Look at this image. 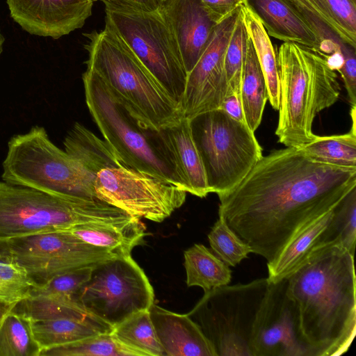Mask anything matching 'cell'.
Masks as SVG:
<instances>
[{"mask_svg":"<svg viewBox=\"0 0 356 356\" xmlns=\"http://www.w3.org/2000/svg\"><path fill=\"white\" fill-rule=\"evenodd\" d=\"M161 1H165V0H160Z\"/></svg>","mask_w":356,"mask_h":356,"instance_id":"obj_47","label":"cell"},{"mask_svg":"<svg viewBox=\"0 0 356 356\" xmlns=\"http://www.w3.org/2000/svg\"><path fill=\"white\" fill-rule=\"evenodd\" d=\"M92 267L80 268L56 276L44 285L33 287L29 295L55 294L75 298L81 287L90 279Z\"/></svg>","mask_w":356,"mask_h":356,"instance_id":"obj_38","label":"cell"},{"mask_svg":"<svg viewBox=\"0 0 356 356\" xmlns=\"http://www.w3.org/2000/svg\"><path fill=\"white\" fill-rule=\"evenodd\" d=\"M2 180L63 197L97 198L96 175L55 145L42 127L13 136L2 163ZM98 199V198H97Z\"/></svg>","mask_w":356,"mask_h":356,"instance_id":"obj_7","label":"cell"},{"mask_svg":"<svg viewBox=\"0 0 356 356\" xmlns=\"http://www.w3.org/2000/svg\"><path fill=\"white\" fill-rule=\"evenodd\" d=\"M0 259L12 260L8 238H0Z\"/></svg>","mask_w":356,"mask_h":356,"instance_id":"obj_44","label":"cell"},{"mask_svg":"<svg viewBox=\"0 0 356 356\" xmlns=\"http://www.w3.org/2000/svg\"><path fill=\"white\" fill-rule=\"evenodd\" d=\"M16 303L0 299V324L6 316L13 309Z\"/></svg>","mask_w":356,"mask_h":356,"instance_id":"obj_43","label":"cell"},{"mask_svg":"<svg viewBox=\"0 0 356 356\" xmlns=\"http://www.w3.org/2000/svg\"><path fill=\"white\" fill-rule=\"evenodd\" d=\"M220 108H222L232 118L240 122H245V118L239 95L236 93L229 94L225 98Z\"/></svg>","mask_w":356,"mask_h":356,"instance_id":"obj_42","label":"cell"},{"mask_svg":"<svg viewBox=\"0 0 356 356\" xmlns=\"http://www.w3.org/2000/svg\"><path fill=\"white\" fill-rule=\"evenodd\" d=\"M210 193L221 196L233 190L263 156L254 132L222 108L190 120Z\"/></svg>","mask_w":356,"mask_h":356,"instance_id":"obj_8","label":"cell"},{"mask_svg":"<svg viewBox=\"0 0 356 356\" xmlns=\"http://www.w3.org/2000/svg\"><path fill=\"white\" fill-rule=\"evenodd\" d=\"M97 198H71L0 181V238L66 230L87 223L134 219Z\"/></svg>","mask_w":356,"mask_h":356,"instance_id":"obj_6","label":"cell"},{"mask_svg":"<svg viewBox=\"0 0 356 356\" xmlns=\"http://www.w3.org/2000/svg\"><path fill=\"white\" fill-rule=\"evenodd\" d=\"M172 151L186 187L187 193L204 197L209 193L203 163L194 142L190 120L160 130Z\"/></svg>","mask_w":356,"mask_h":356,"instance_id":"obj_22","label":"cell"},{"mask_svg":"<svg viewBox=\"0 0 356 356\" xmlns=\"http://www.w3.org/2000/svg\"><path fill=\"white\" fill-rule=\"evenodd\" d=\"M269 36L295 42L321 54V42L293 0H248Z\"/></svg>","mask_w":356,"mask_h":356,"instance_id":"obj_20","label":"cell"},{"mask_svg":"<svg viewBox=\"0 0 356 356\" xmlns=\"http://www.w3.org/2000/svg\"><path fill=\"white\" fill-rule=\"evenodd\" d=\"M158 339L168 356H217L200 327L188 314L153 304L149 309Z\"/></svg>","mask_w":356,"mask_h":356,"instance_id":"obj_19","label":"cell"},{"mask_svg":"<svg viewBox=\"0 0 356 356\" xmlns=\"http://www.w3.org/2000/svg\"><path fill=\"white\" fill-rule=\"evenodd\" d=\"M154 290L143 270L129 257H116L92 267L75 298L90 314L112 327L154 304Z\"/></svg>","mask_w":356,"mask_h":356,"instance_id":"obj_11","label":"cell"},{"mask_svg":"<svg viewBox=\"0 0 356 356\" xmlns=\"http://www.w3.org/2000/svg\"><path fill=\"white\" fill-rule=\"evenodd\" d=\"M353 3L356 4V0H350Z\"/></svg>","mask_w":356,"mask_h":356,"instance_id":"obj_46","label":"cell"},{"mask_svg":"<svg viewBox=\"0 0 356 356\" xmlns=\"http://www.w3.org/2000/svg\"><path fill=\"white\" fill-rule=\"evenodd\" d=\"M279 79V142L299 147L312 141L316 115L339 99L336 71L325 56L295 42H283L276 54Z\"/></svg>","mask_w":356,"mask_h":356,"instance_id":"obj_3","label":"cell"},{"mask_svg":"<svg viewBox=\"0 0 356 356\" xmlns=\"http://www.w3.org/2000/svg\"><path fill=\"white\" fill-rule=\"evenodd\" d=\"M248 0H200L213 22L218 24L234 13Z\"/></svg>","mask_w":356,"mask_h":356,"instance_id":"obj_40","label":"cell"},{"mask_svg":"<svg viewBox=\"0 0 356 356\" xmlns=\"http://www.w3.org/2000/svg\"><path fill=\"white\" fill-rule=\"evenodd\" d=\"M33 287L22 267L13 260L0 259V299L17 302L26 298Z\"/></svg>","mask_w":356,"mask_h":356,"instance_id":"obj_37","label":"cell"},{"mask_svg":"<svg viewBox=\"0 0 356 356\" xmlns=\"http://www.w3.org/2000/svg\"><path fill=\"white\" fill-rule=\"evenodd\" d=\"M341 50L343 62L337 72L343 80L350 103L352 106H356V49L343 44Z\"/></svg>","mask_w":356,"mask_h":356,"instance_id":"obj_39","label":"cell"},{"mask_svg":"<svg viewBox=\"0 0 356 356\" xmlns=\"http://www.w3.org/2000/svg\"><path fill=\"white\" fill-rule=\"evenodd\" d=\"M8 242L11 259L25 270L33 287L66 272L118 257L67 230L9 238Z\"/></svg>","mask_w":356,"mask_h":356,"instance_id":"obj_12","label":"cell"},{"mask_svg":"<svg viewBox=\"0 0 356 356\" xmlns=\"http://www.w3.org/2000/svg\"><path fill=\"white\" fill-rule=\"evenodd\" d=\"M266 278L204 292L188 314L213 344L217 356H252L253 323L267 289Z\"/></svg>","mask_w":356,"mask_h":356,"instance_id":"obj_10","label":"cell"},{"mask_svg":"<svg viewBox=\"0 0 356 356\" xmlns=\"http://www.w3.org/2000/svg\"><path fill=\"white\" fill-rule=\"evenodd\" d=\"M111 334L138 356H164L149 309L132 314L113 327Z\"/></svg>","mask_w":356,"mask_h":356,"instance_id":"obj_30","label":"cell"},{"mask_svg":"<svg viewBox=\"0 0 356 356\" xmlns=\"http://www.w3.org/2000/svg\"><path fill=\"white\" fill-rule=\"evenodd\" d=\"M40 356H138L111 333H103L41 350Z\"/></svg>","mask_w":356,"mask_h":356,"instance_id":"obj_33","label":"cell"},{"mask_svg":"<svg viewBox=\"0 0 356 356\" xmlns=\"http://www.w3.org/2000/svg\"><path fill=\"white\" fill-rule=\"evenodd\" d=\"M10 17L31 35L58 39L81 28L93 0H6Z\"/></svg>","mask_w":356,"mask_h":356,"instance_id":"obj_16","label":"cell"},{"mask_svg":"<svg viewBox=\"0 0 356 356\" xmlns=\"http://www.w3.org/2000/svg\"><path fill=\"white\" fill-rule=\"evenodd\" d=\"M333 209L307 225L276 258L267 263L268 283L287 278L316 249L337 243L331 227Z\"/></svg>","mask_w":356,"mask_h":356,"instance_id":"obj_21","label":"cell"},{"mask_svg":"<svg viewBox=\"0 0 356 356\" xmlns=\"http://www.w3.org/2000/svg\"><path fill=\"white\" fill-rule=\"evenodd\" d=\"M355 187L356 168L320 163L286 147L263 156L218 197V218L268 263Z\"/></svg>","mask_w":356,"mask_h":356,"instance_id":"obj_1","label":"cell"},{"mask_svg":"<svg viewBox=\"0 0 356 356\" xmlns=\"http://www.w3.org/2000/svg\"><path fill=\"white\" fill-rule=\"evenodd\" d=\"M248 36L240 8L224 56V67L229 87V94L236 93L240 95L241 74Z\"/></svg>","mask_w":356,"mask_h":356,"instance_id":"obj_35","label":"cell"},{"mask_svg":"<svg viewBox=\"0 0 356 356\" xmlns=\"http://www.w3.org/2000/svg\"><path fill=\"white\" fill-rule=\"evenodd\" d=\"M63 145L66 152L96 176L106 168L124 165L105 140L79 122L68 132Z\"/></svg>","mask_w":356,"mask_h":356,"instance_id":"obj_25","label":"cell"},{"mask_svg":"<svg viewBox=\"0 0 356 356\" xmlns=\"http://www.w3.org/2000/svg\"><path fill=\"white\" fill-rule=\"evenodd\" d=\"M4 41H5V38H4L3 35L0 32V54H1L2 50H3V44Z\"/></svg>","mask_w":356,"mask_h":356,"instance_id":"obj_45","label":"cell"},{"mask_svg":"<svg viewBox=\"0 0 356 356\" xmlns=\"http://www.w3.org/2000/svg\"><path fill=\"white\" fill-rule=\"evenodd\" d=\"M310 159L325 164L356 168V131L320 136L299 147Z\"/></svg>","mask_w":356,"mask_h":356,"instance_id":"obj_31","label":"cell"},{"mask_svg":"<svg viewBox=\"0 0 356 356\" xmlns=\"http://www.w3.org/2000/svg\"><path fill=\"white\" fill-rule=\"evenodd\" d=\"M94 190L97 198L129 216L157 222L181 207L187 193L166 180L124 165L98 172Z\"/></svg>","mask_w":356,"mask_h":356,"instance_id":"obj_13","label":"cell"},{"mask_svg":"<svg viewBox=\"0 0 356 356\" xmlns=\"http://www.w3.org/2000/svg\"><path fill=\"white\" fill-rule=\"evenodd\" d=\"M240 8L216 25L198 60L187 74L181 104L184 117L187 119L220 108L229 94L224 56Z\"/></svg>","mask_w":356,"mask_h":356,"instance_id":"obj_15","label":"cell"},{"mask_svg":"<svg viewBox=\"0 0 356 356\" xmlns=\"http://www.w3.org/2000/svg\"><path fill=\"white\" fill-rule=\"evenodd\" d=\"M32 328L42 350L103 333H111L113 330L111 325L104 322L77 318L33 321Z\"/></svg>","mask_w":356,"mask_h":356,"instance_id":"obj_26","label":"cell"},{"mask_svg":"<svg viewBox=\"0 0 356 356\" xmlns=\"http://www.w3.org/2000/svg\"><path fill=\"white\" fill-rule=\"evenodd\" d=\"M332 228L338 243L355 254L356 244V187L333 209Z\"/></svg>","mask_w":356,"mask_h":356,"instance_id":"obj_36","label":"cell"},{"mask_svg":"<svg viewBox=\"0 0 356 356\" xmlns=\"http://www.w3.org/2000/svg\"><path fill=\"white\" fill-rule=\"evenodd\" d=\"M243 20L252 42L262 70L270 105L278 110L280 104V79L276 53L269 35L257 15L248 3L241 6Z\"/></svg>","mask_w":356,"mask_h":356,"instance_id":"obj_27","label":"cell"},{"mask_svg":"<svg viewBox=\"0 0 356 356\" xmlns=\"http://www.w3.org/2000/svg\"><path fill=\"white\" fill-rule=\"evenodd\" d=\"M286 287L287 278L268 283L253 323L252 356H308Z\"/></svg>","mask_w":356,"mask_h":356,"instance_id":"obj_14","label":"cell"},{"mask_svg":"<svg viewBox=\"0 0 356 356\" xmlns=\"http://www.w3.org/2000/svg\"><path fill=\"white\" fill-rule=\"evenodd\" d=\"M12 311L32 322L58 318L102 321L88 313L75 298L62 295H29L17 302Z\"/></svg>","mask_w":356,"mask_h":356,"instance_id":"obj_29","label":"cell"},{"mask_svg":"<svg viewBox=\"0 0 356 356\" xmlns=\"http://www.w3.org/2000/svg\"><path fill=\"white\" fill-rule=\"evenodd\" d=\"M184 266L188 286H197L204 292L229 284V266L202 244H195L184 252Z\"/></svg>","mask_w":356,"mask_h":356,"instance_id":"obj_28","label":"cell"},{"mask_svg":"<svg viewBox=\"0 0 356 356\" xmlns=\"http://www.w3.org/2000/svg\"><path fill=\"white\" fill-rule=\"evenodd\" d=\"M208 238L213 253L229 267L236 266L252 252L250 247L219 218Z\"/></svg>","mask_w":356,"mask_h":356,"instance_id":"obj_34","label":"cell"},{"mask_svg":"<svg viewBox=\"0 0 356 356\" xmlns=\"http://www.w3.org/2000/svg\"><path fill=\"white\" fill-rule=\"evenodd\" d=\"M86 102L104 140L122 163L160 177L186 193L175 157L160 130L140 122L92 70L82 75Z\"/></svg>","mask_w":356,"mask_h":356,"instance_id":"obj_5","label":"cell"},{"mask_svg":"<svg viewBox=\"0 0 356 356\" xmlns=\"http://www.w3.org/2000/svg\"><path fill=\"white\" fill-rule=\"evenodd\" d=\"M159 9L172 31L188 74L216 24L200 0H165L161 1Z\"/></svg>","mask_w":356,"mask_h":356,"instance_id":"obj_17","label":"cell"},{"mask_svg":"<svg viewBox=\"0 0 356 356\" xmlns=\"http://www.w3.org/2000/svg\"><path fill=\"white\" fill-rule=\"evenodd\" d=\"M41 350L32 321L11 310L0 324V356H40Z\"/></svg>","mask_w":356,"mask_h":356,"instance_id":"obj_32","label":"cell"},{"mask_svg":"<svg viewBox=\"0 0 356 356\" xmlns=\"http://www.w3.org/2000/svg\"><path fill=\"white\" fill-rule=\"evenodd\" d=\"M82 241L118 257L131 256L145 235V226L138 218L120 223H87L68 229Z\"/></svg>","mask_w":356,"mask_h":356,"instance_id":"obj_23","label":"cell"},{"mask_svg":"<svg viewBox=\"0 0 356 356\" xmlns=\"http://www.w3.org/2000/svg\"><path fill=\"white\" fill-rule=\"evenodd\" d=\"M240 99L245 122L254 132L261 124L268 95L266 81L249 35L243 60Z\"/></svg>","mask_w":356,"mask_h":356,"instance_id":"obj_24","label":"cell"},{"mask_svg":"<svg viewBox=\"0 0 356 356\" xmlns=\"http://www.w3.org/2000/svg\"><path fill=\"white\" fill-rule=\"evenodd\" d=\"M93 1H102L104 6L146 12L158 10L161 3L160 0H93Z\"/></svg>","mask_w":356,"mask_h":356,"instance_id":"obj_41","label":"cell"},{"mask_svg":"<svg viewBox=\"0 0 356 356\" xmlns=\"http://www.w3.org/2000/svg\"><path fill=\"white\" fill-rule=\"evenodd\" d=\"M321 42V55L343 44L356 49V4L350 0H293Z\"/></svg>","mask_w":356,"mask_h":356,"instance_id":"obj_18","label":"cell"},{"mask_svg":"<svg viewBox=\"0 0 356 356\" xmlns=\"http://www.w3.org/2000/svg\"><path fill=\"white\" fill-rule=\"evenodd\" d=\"M87 69L126 105L140 122L156 130L179 123L181 107L169 96L129 47L109 28L83 34Z\"/></svg>","mask_w":356,"mask_h":356,"instance_id":"obj_4","label":"cell"},{"mask_svg":"<svg viewBox=\"0 0 356 356\" xmlns=\"http://www.w3.org/2000/svg\"><path fill=\"white\" fill-rule=\"evenodd\" d=\"M308 356H339L356 332L354 254L337 243L316 249L287 277Z\"/></svg>","mask_w":356,"mask_h":356,"instance_id":"obj_2","label":"cell"},{"mask_svg":"<svg viewBox=\"0 0 356 356\" xmlns=\"http://www.w3.org/2000/svg\"><path fill=\"white\" fill-rule=\"evenodd\" d=\"M105 26L121 38L181 107L187 73L160 9L146 12L105 6Z\"/></svg>","mask_w":356,"mask_h":356,"instance_id":"obj_9","label":"cell"}]
</instances>
